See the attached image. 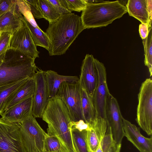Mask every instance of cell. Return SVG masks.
I'll return each mask as SVG.
<instances>
[{
    "mask_svg": "<svg viewBox=\"0 0 152 152\" xmlns=\"http://www.w3.org/2000/svg\"><path fill=\"white\" fill-rule=\"evenodd\" d=\"M84 29L80 17L72 13L61 15L56 21L49 23L46 33L50 42L49 55L65 53Z\"/></svg>",
    "mask_w": 152,
    "mask_h": 152,
    "instance_id": "obj_1",
    "label": "cell"
},
{
    "mask_svg": "<svg viewBox=\"0 0 152 152\" xmlns=\"http://www.w3.org/2000/svg\"><path fill=\"white\" fill-rule=\"evenodd\" d=\"M41 118L48 124L47 130L57 136L69 152H76L69 126V111L60 97L56 95L49 99Z\"/></svg>",
    "mask_w": 152,
    "mask_h": 152,
    "instance_id": "obj_2",
    "label": "cell"
},
{
    "mask_svg": "<svg viewBox=\"0 0 152 152\" xmlns=\"http://www.w3.org/2000/svg\"><path fill=\"white\" fill-rule=\"evenodd\" d=\"M35 60L9 47L0 64V87L33 78L37 70Z\"/></svg>",
    "mask_w": 152,
    "mask_h": 152,
    "instance_id": "obj_3",
    "label": "cell"
},
{
    "mask_svg": "<svg viewBox=\"0 0 152 152\" xmlns=\"http://www.w3.org/2000/svg\"><path fill=\"white\" fill-rule=\"evenodd\" d=\"M127 12L119 1L87 3L80 17L85 29L106 26Z\"/></svg>",
    "mask_w": 152,
    "mask_h": 152,
    "instance_id": "obj_4",
    "label": "cell"
},
{
    "mask_svg": "<svg viewBox=\"0 0 152 152\" xmlns=\"http://www.w3.org/2000/svg\"><path fill=\"white\" fill-rule=\"evenodd\" d=\"M18 124L26 152H44L47 133L40 126L32 114Z\"/></svg>",
    "mask_w": 152,
    "mask_h": 152,
    "instance_id": "obj_5",
    "label": "cell"
},
{
    "mask_svg": "<svg viewBox=\"0 0 152 152\" xmlns=\"http://www.w3.org/2000/svg\"><path fill=\"white\" fill-rule=\"evenodd\" d=\"M136 120L148 135L152 134V80L148 78L142 83L138 96Z\"/></svg>",
    "mask_w": 152,
    "mask_h": 152,
    "instance_id": "obj_6",
    "label": "cell"
},
{
    "mask_svg": "<svg viewBox=\"0 0 152 152\" xmlns=\"http://www.w3.org/2000/svg\"><path fill=\"white\" fill-rule=\"evenodd\" d=\"M56 95L60 97L68 110L71 121L83 120L81 106V88L79 81L64 82L60 86Z\"/></svg>",
    "mask_w": 152,
    "mask_h": 152,
    "instance_id": "obj_7",
    "label": "cell"
},
{
    "mask_svg": "<svg viewBox=\"0 0 152 152\" xmlns=\"http://www.w3.org/2000/svg\"><path fill=\"white\" fill-rule=\"evenodd\" d=\"M0 152H26L18 123L0 118Z\"/></svg>",
    "mask_w": 152,
    "mask_h": 152,
    "instance_id": "obj_8",
    "label": "cell"
},
{
    "mask_svg": "<svg viewBox=\"0 0 152 152\" xmlns=\"http://www.w3.org/2000/svg\"><path fill=\"white\" fill-rule=\"evenodd\" d=\"M94 62L98 72L96 87L93 98L96 117L105 118L107 100L110 93L107 83V72L104 64L94 58Z\"/></svg>",
    "mask_w": 152,
    "mask_h": 152,
    "instance_id": "obj_9",
    "label": "cell"
},
{
    "mask_svg": "<svg viewBox=\"0 0 152 152\" xmlns=\"http://www.w3.org/2000/svg\"><path fill=\"white\" fill-rule=\"evenodd\" d=\"M106 115V119L114 140L118 144H121L124 137L123 116L116 99L110 93L107 100Z\"/></svg>",
    "mask_w": 152,
    "mask_h": 152,
    "instance_id": "obj_10",
    "label": "cell"
},
{
    "mask_svg": "<svg viewBox=\"0 0 152 152\" xmlns=\"http://www.w3.org/2000/svg\"><path fill=\"white\" fill-rule=\"evenodd\" d=\"M33 78L35 92L33 97L32 115L35 118H41L49 99L45 71L38 68Z\"/></svg>",
    "mask_w": 152,
    "mask_h": 152,
    "instance_id": "obj_11",
    "label": "cell"
},
{
    "mask_svg": "<svg viewBox=\"0 0 152 152\" xmlns=\"http://www.w3.org/2000/svg\"><path fill=\"white\" fill-rule=\"evenodd\" d=\"M98 72L93 55L87 54L83 61L79 82L82 89L93 98L97 85Z\"/></svg>",
    "mask_w": 152,
    "mask_h": 152,
    "instance_id": "obj_12",
    "label": "cell"
},
{
    "mask_svg": "<svg viewBox=\"0 0 152 152\" xmlns=\"http://www.w3.org/2000/svg\"><path fill=\"white\" fill-rule=\"evenodd\" d=\"M10 46V48L19 50L34 60L39 57V52L37 50V46L33 41L27 26L11 35Z\"/></svg>",
    "mask_w": 152,
    "mask_h": 152,
    "instance_id": "obj_13",
    "label": "cell"
},
{
    "mask_svg": "<svg viewBox=\"0 0 152 152\" xmlns=\"http://www.w3.org/2000/svg\"><path fill=\"white\" fill-rule=\"evenodd\" d=\"M27 26L24 18L20 11L16 0L11 8L0 16V32L11 35Z\"/></svg>",
    "mask_w": 152,
    "mask_h": 152,
    "instance_id": "obj_14",
    "label": "cell"
},
{
    "mask_svg": "<svg viewBox=\"0 0 152 152\" xmlns=\"http://www.w3.org/2000/svg\"><path fill=\"white\" fill-rule=\"evenodd\" d=\"M124 136L131 142L140 152H152V138L146 137L140 132L135 125L122 118Z\"/></svg>",
    "mask_w": 152,
    "mask_h": 152,
    "instance_id": "obj_15",
    "label": "cell"
},
{
    "mask_svg": "<svg viewBox=\"0 0 152 152\" xmlns=\"http://www.w3.org/2000/svg\"><path fill=\"white\" fill-rule=\"evenodd\" d=\"M33 97H29L6 110L1 118L11 123L22 121L32 114Z\"/></svg>",
    "mask_w": 152,
    "mask_h": 152,
    "instance_id": "obj_16",
    "label": "cell"
},
{
    "mask_svg": "<svg viewBox=\"0 0 152 152\" xmlns=\"http://www.w3.org/2000/svg\"><path fill=\"white\" fill-rule=\"evenodd\" d=\"M91 129L87 132V139L90 152H94L107 132L108 124L105 118L96 117L91 123Z\"/></svg>",
    "mask_w": 152,
    "mask_h": 152,
    "instance_id": "obj_17",
    "label": "cell"
},
{
    "mask_svg": "<svg viewBox=\"0 0 152 152\" xmlns=\"http://www.w3.org/2000/svg\"><path fill=\"white\" fill-rule=\"evenodd\" d=\"M45 74L49 99L56 95L60 86L63 82L74 83L79 80L77 76L61 75L51 70L45 71Z\"/></svg>",
    "mask_w": 152,
    "mask_h": 152,
    "instance_id": "obj_18",
    "label": "cell"
},
{
    "mask_svg": "<svg viewBox=\"0 0 152 152\" xmlns=\"http://www.w3.org/2000/svg\"><path fill=\"white\" fill-rule=\"evenodd\" d=\"M129 15L139 20L142 23L151 26L148 13L147 0H129L126 6Z\"/></svg>",
    "mask_w": 152,
    "mask_h": 152,
    "instance_id": "obj_19",
    "label": "cell"
},
{
    "mask_svg": "<svg viewBox=\"0 0 152 152\" xmlns=\"http://www.w3.org/2000/svg\"><path fill=\"white\" fill-rule=\"evenodd\" d=\"M28 79L0 87V115L1 116L16 93Z\"/></svg>",
    "mask_w": 152,
    "mask_h": 152,
    "instance_id": "obj_20",
    "label": "cell"
},
{
    "mask_svg": "<svg viewBox=\"0 0 152 152\" xmlns=\"http://www.w3.org/2000/svg\"><path fill=\"white\" fill-rule=\"evenodd\" d=\"M81 106L84 121L91 124L96 117L93 98L82 88Z\"/></svg>",
    "mask_w": 152,
    "mask_h": 152,
    "instance_id": "obj_21",
    "label": "cell"
},
{
    "mask_svg": "<svg viewBox=\"0 0 152 152\" xmlns=\"http://www.w3.org/2000/svg\"><path fill=\"white\" fill-rule=\"evenodd\" d=\"M35 83L33 78L28 79L17 91L8 105L6 110L27 98L34 96Z\"/></svg>",
    "mask_w": 152,
    "mask_h": 152,
    "instance_id": "obj_22",
    "label": "cell"
},
{
    "mask_svg": "<svg viewBox=\"0 0 152 152\" xmlns=\"http://www.w3.org/2000/svg\"><path fill=\"white\" fill-rule=\"evenodd\" d=\"M24 18L35 45L37 46L42 47L48 51L50 49V42L46 33L43 31L38 26H33L25 18Z\"/></svg>",
    "mask_w": 152,
    "mask_h": 152,
    "instance_id": "obj_23",
    "label": "cell"
},
{
    "mask_svg": "<svg viewBox=\"0 0 152 152\" xmlns=\"http://www.w3.org/2000/svg\"><path fill=\"white\" fill-rule=\"evenodd\" d=\"M121 145L114 140L110 127L108 125L107 132L94 152H120Z\"/></svg>",
    "mask_w": 152,
    "mask_h": 152,
    "instance_id": "obj_24",
    "label": "cell"
},
{
    "mask_svg": "<svg viewBox=\"0 0 152 152\" xmlns=\"http://www.w3.org/2000/svg\"><path fill=\"white\" fill-rule=\"evenodd\" d=\"M86 130L80 132L76 129L71 130L74 146L76 152H90L88 147Z\"/></svg>",
    "mask_w": 152,
    "mask_h": 152,
    "instance_id": "obj_25",
    "label": "cell"
},
{
    "mask_svg": "<svg viewBox=\"0 0 152 152\" xmlns=\"http://www.w3.org/2000/svg\"><path fill=\"white\" fill-rule=\"evenodd\" d=\"M44 152H69L58 138L47 130Z\"/></svg>",
    "mask_w": 152,
    "mask_h": 152,
    "instance_id": "obj_26",
    "label": "cell"
},
{
    "mask_svg": "<svg viewBox=\"0 0 152 152\" xmlns=\"http://www.w3.org/2000/svg\"><path fill=\"white\" fill-rule=\"evenodd\" d=\"M39 7L43 16L49 23L58 20L60 15L48 0H38Z\"/></svg>",
    "mask_w": 152,
    "mask_h": 152,
    "instance_id": "obj_27",
    "label": "cell"
},
{
    "mask_svg": "<svg viewBox=\"0 0 152 152\" xmlns=\"http://www.w3.org/2000/svg\"><path fill=\"white\" fill-rule=\"evenodd\" d=\"M152 27L149 28L148 36L142 39L145 56L144 64L148 69L150 76L152 75Z\"/></svg>",
    "mask_w": 152,
    "mask_h": 152,
    "instance_id": "obj_28",
    "label": "cell"
},
{
    "mask_svg": "<svg viewBox=\"0 0 152 152\" xmlns=\"http://www.w3.org/2000/svg\"><path fill=\"white\" fill-rule=\"evenodd\" d=\"M16 2L20 11L26 20L33 26H38L26 1L18 0Z\"/></svg>",
    "mask_w": 152,
    "mask_h": 152,
    "instance_id": "obj_29",
    "label": "cell"
},
{
    "mask_svg": "<svg viewBox=\"0 0 152 152\" xmlns=\"http://www.w3.org/2000/svg\"><path fill=\"white\" fill-rule=\"evenodd\" d=\"M11 34L7 32H1L0 36V64L3 61L6 51L10 47Z\"/></svg>",
    "mask_w": 152,
    "mask_h": 152,
    "instance_id": "obj_30",
    "label": "cell"
},
{
    "mask_svg": "<svg viewBox=\"0 0 152 152\" xmlns=\"http://www.w3.org/2000/svg\"><path fill=\"white\" fill-rule=\"evenodd\" d=\"M64 2L68 9L71 12L82 11L87 4L85 0H64Z\"/></svg>",
    "mask_w": 152,
    "mask_h": 152,
    "instance_id": "obj_31",
    "label": "cell"
},
{
    "mask_svg": "<svg viewBox=\"0 0 152 152\" xmlns=\"http://www.w3.org/2000/svg\"><path fill=\"white\" fill-rule=\"evenodd\" d=\"M34 17L37 19L43 18L40 9L38 0H25Z\"/></svg>",
    "mask_w": 152,
    "mask_h": 152,
    "instance_id": "obj_32",
    "label": "cell"
},
{
    "mask_svg": "<svg viewBox=\"0 0 152 152\" xmlns=\"http://www.w3.org/2000/svg\"><path fill=\"white\" fill-rule=\"evenodd\" d=\"M53 5L58 12L61 15L70 13L72 12L69 10L66 5L64 0H48Z\"/></svg>",
    "mask_w": 152,
    "mask_h": 152,
    "instance_id": "obj_33",
    "label": "cell"
},
{
    "mask_svg": "<svg viewBox=\"0 0 152 152\" xmlns=\"http://www.w3.org/2000/svg\"><path fill=\"white\" fill-rule=\"evenodd\" d=\"M69 126L71 130L76 129L80 132L90 130L92 127L91 124L86 123L82 120L76 121H71L69 123Z\"/></svg>",
    "mask_w": 152,
    "mask_h": 152,
    "instance_id": "obj_34",
    "label": "cell"
},
{
    "mask_svg": "<svg viewBox=\"0 0 152 152\" xmlns=\"http://www.w3.org/2000/svg\"><path fill=\"white\" fill-rule=\"evenodd\" d=\"M149 27L147 24L142 23L139 25V32L142 39L145 38L149 33Z\"/></svg>",
    "mask_w": 152,
    "mask_h": 152,
    "instance_id": "obj_35",
    "label": "cell"
},
{
    "mask_svg": "<svg viewBox=\"0 0 152 152\" xmlns=\"http://www.w3.org/2000/svg\"><path fill=\"white\" fill-rule=\"evenodd\" d=\"M148 13L150 19L152 21V0H147Z\"/></svg>",
    "mask_w": 152,
    "mask_h": 152,
    "instance_id": "obj_36",
    "label": "cell"
},
{
    "mask_svg": "<svg viewBox=\"0 0 152 152\" xmlns=\"http://www.w3.org/2000/svg\"><path fill=\"white\" fill-rule=\"evenodd\" d=\"M1 32H0V35H1Z\"/></svg>",
    "mask_w": 152,
    "mask_h": 152,
    "instance_id": "obj_37",
    "label": "cell"
}]
</instances>
